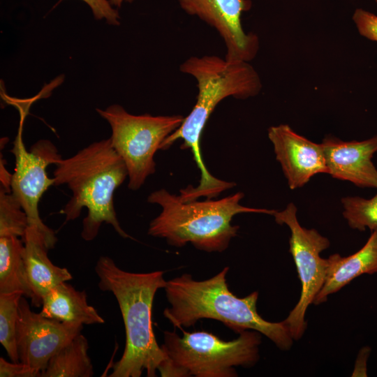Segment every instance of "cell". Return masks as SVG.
Listing matches in <instances>:
<instances>
[{"label":"cell","instance_id":"cell-25","mask_svg":"<svg viewBox=\"0 0 377 377\" xmlns=\"http://www.w3.org/2000/svg\"><path fill=\"white\" fill-rule=\"evenodd\" d=\"M124 1H128L129 3H131L133 0H109L110 4L112 6H117V8L121 7L122 3Z\"/></svg>","mask_w":377,"mask_h":377},{"label":"cell","instance_id":"cell-20","mask_svg":"<svg viewBox=\"0 0 377 377\" xmlns=\"http://www.w3.org/2000/svg\"><path fill=\"white\" fill-rule=\"evenodd\" d=\"M28 226L27 216L11 188L0 184V237L22 238Z\"/></svg>","mask_w":377,"mask_h":377},{"label":"cell","instance_id":"cell-7","mask_svg":"<svg viewBox=\"0 0 377 377\" xmlns=\"http://www.w3.org/2000/svg\"><path fill=\"white\" fill-rule=\"evenodd\" d=\"M96 111L110 125L111 145L126 164L128 188L139 189L156 172L155 153L181 126L185 117L134 115L117 104Z\"/></svg>","mask_w":377,"mask_h":377},{"label":"cell","instance_id":"cell-21","mask_svg":"<svg viewBox=\"0 0 377 377\" xmlns=\"http://www.w3.org/2000/svg\"><path fill=\"white\" fill-rule=\"evenodd\" d=\"M343 215L353 229H377V193L371 198L346 197L341 200Z\"/></svg>","mask_w":377,"mask_h":377},{"label":"cell","instance_id":"cell-17","mask_svg":"<svg viewBox=\"0 0 377 377\" xmlns=\"http://www.w3.org/2000/svg\"><path fill=\"white\" fill-rule=\"evenodd\" d=\"M23 241L17 237H0V294L20 293L34 298L23 256Z\"/></svg>","mask_w":377,"mask_h":377},{"label":"cell","instance_id":"cell-24","mask_svg":"<svg viewBox=\"0 0 377 377\" xmlns=\"http://www.w3.org/2000/svg\"><path fill=\"white\" fill-rule=\"evenodd\" d=\"M41 372L22 362H9L0 358L1 377H36L40 376Z\"/></svg>","mask_w":377,"mask_h":377},{"label":"cell","instance_id":"cell-15","mask_svg":"<svg viewBox=\"0 0 377 377\" xmlns=\"http://www.w3.org/2000/svg\"><path fill=\"white\" fill-rule=\"evenodd\" d=\"M327 262L325 280L314 299L315 304L326 302L330 295L337 293L355 278L377 272V229L371 231L366 244L356 253L347 257L332 254Z\"/></svg>","mask_w":377,"mask_h":377},{"label":"cell","instance_id":"cell-10","mask_svg":"<svg viewBox=\"0 0 377 377\" xmlns=\"http://www.w3.org/2000/svg\"><path fill=\"white\" fill-rule=\"evenodd\" d=\"M16 342L20 362L40 371L49 360L82 330V325L48 318L31 310L26 297L19 302Z\"/></svg>","mask_w":377,"mask_h":377},{"label":"cell","instance_id":"cell-4","mask_svg":"<svg viewBox=\"0 0 377 377\" xmlns=\"http://www.w3.org/2000/svg\"><path fill=\"white\" fill-rule=\"evenodd\" d=\"M55 166L54 186L66 184L72 191L61 212L65 221L77 219L83 208L87 209L81 232L84 240L94 239L103 223L121 237L133 239L121 227L114 207V191L128 177V170L110 138L90 144Z\"/></svg>","mask_w":377,"mask_h":377},{"label":"cell","instance_id":"cell-6","mask_svg":"<svg viewBox=\"0 0 377 377\" xmlns=\"http://www.w3.org/2000/svg\"><path fill=\"white\" fill-rule=\"evenodd\" d=\"M164 332L161 346L179 372V377H235V367H249L259 359L261 336L245 330L231 341H224L206 331L188 332L180 329Z\"/></svg>","mask_w":377,"mask_h":377},{"label":"cell","instance_id":"cell-22","mask_svg":"<svg viewBox=\"0 0 377 377\" xmlns=\"http://www.w3.org/2000/svg\"><path fill=\"white\" fill-rule=\"evenodd\" d=\"M353 20L361 36L377 42V15L362 8H357Z\"/></svg>","mask_w":377,"mask_h":377},{"label":"cell","instance_id":"cell-1","mask_svg":"<svg viewBox=\"0 0 377 377\" xmlns=\"http://www.w3.org/2000/svg\"><path fill=\"white\" fill-rule=\"evenodd\" d=\"M179 70L196 80L197 101L181 126L164 140L160 149L166 150L177 140H182L180 148L191 149L201 175L198 186L189 185L180 190V198L183 202L201 197L212 199L235 184L214 177L207 169L200 148L203 129L221 101L228 97L246 99L256 96L262 89L261 80L249 62L228 61L214 55L189 57L180 65Z\"/></svg>","mask_w":377,"mask_h":377},{"label":"cell","instance_id":"cell-11","mask_svg":"<svg viewBox=\"0 0 377 377\" xmlns=\"http://www.w3.org/2000/svg\"><path fill=\"white\" fill-rule=\"evenodd\" d=\"M188 15L197 16L214 27L223 38L228 61L249 62L256 56L259 40L253 33H245L241 23L243 12L250 10V0H179Z\"/></svg>","mask_w":377,"mask_h":377},{"label":"cell","instance_id":"cell-13","mask_svg":"<svg viewBox=\"0 0 377 377\" xmlns=\"http://www.w3.org/2000/svg\"><path fill=\"white\" fill-rule=\"evenodd\" d=\"M321 145L327 174L360 187L377 188V169L371 161L377 151V135L362 141L350 142L328 137Z\"/></svg>","mask_w":377,"mask_h":377},{"label":"cell","instance_id":"cell-3","mask_svg":"<svg viewBox=\"0 0 377 377\" xmlns=\"http://www.w3.org/2000/svg\"><path fill=\"white\" fill-rule=\"evenodd\" d=\"M95 271L99 278L98 288L115 297L126 331L123 355L114 364L109 376L140 377L144 370L147 376H156V371L168 358L157 343L151 320L155 294L167 283L163 272H129L108 256L99 258Z\"/></svg>","mask_w":377,"mask_h":377},{"label":"cell","instance_id":"cell-12","mask_svg":"<svg viewBox=\"0 0 377 377\" xmlns=\"http://www.w3.org/2000/svg\"><path fill=\"white\" fill-rule=\"evenodd\" d=\"M268 138L290 189L303 186L316 174L327 173L321 143L297 134L287 124L271 126Z\"/></svg>","mask_w":377,"mask_h":377},{"label":"cell","instance_id":"cell-26","mask_svg":"<svg viewBox=\"0 0 377 377\" xmlns=\"http://www.w3.org/2000/svg\"><path fill=\"white\" fill-rule=\"evenodd\" d=\"M375 1L377 3V0H375Z\"/></svg>","mask_w":377,"mask_h":377},{"label":"cell","instance_id":"cell-19","mask_svg":"<svg viewBox=\"0 0 377 377\" xmlns=\"http://www.w3.org/2000/svg\"><path fill=\"white\" fill-rule=\"evenodd\" d=\"M20 293L0 294V342L13 362H20L16 329Z\"/></svg>","mask_w":377,"mask_h":377},{"label":"cell","instance_id":"cell-16","mask_svg":"<svg viewBox=\"0 0 377 377\" xmlns=\"http://www.w3.org/2000/svg\"><path fill=\"white\" fill-rule=\"evenodd\" d=\"M40 313L48 318L75 325L102 324L104 319L88 304L84 290L66 281L53 287L43 298Z\"/></svg>","mask_w":377,"mask_h":377},{"label":"cell","instance_id":"cell-5","mask_svg":"<svg viewBox=\"0 0 377 377\" xmlns=\"http://www.w3.org/2000/svg\"><path fill=\"white\" fill-rule=\"evenodd\" d=\"M244 196L237 192L220 200L206 199L183 202L179 195L164 188L152 192L147 201L162 208L149 223L148 234L165 239L172 246L181 247L191 243L207 252H223L239 228L232 226L234 216L242 213L273 215L276 210L242 206Z\"/></svg>","mask_w":377,"mask_h":377},{"label":"cell","instance_id":"cell-9","mask_svg":"<svg viewBox=\"0 0 377 377\" xmlns=\"http://www.w3.org/2000/svg\"><path fill=\"white\" fill-rule=\"evenodd\" d=\"M23 116L10 151L15 156V170L10 181L11 192L25 212L29 226L34 227L45 237L49 249H52L57 237L40 217L38 202L54 179L46 172L50 165H56L61 159L56 146L48 140H40L27 150L22 136Z\"/></svg>","mask_w":377,"mask_h":377},{"label":"cell","instance_id":"cell-2","mask_svg":"<svg viewBox=\"0 0 377 377\" xmlns=\"http://www.w3.org/2000/svg\"><path fill=\"white\" fill-rule=\"evenodd\" d=\"M225 267L215 276L196 281L189 274L167 281L164 288L170 307L163 316L175 328L194 325L203 318L219 320L236 333L252 330L266 336L281 350H288L293 338L283 321L265 320L257 311L258 292L239 298L228 288Z\"/></svg>","mask_w":377,"mask_h":377},{"label":"cell","instance_id":"cell-18","mask_svg":"<svg viewBox=\"0 0 377 377\" xmlns=\"http://www.w3.org/2000/svg\"><path fill=\"white\" fill-rule=\"evenodd\" d=\"M88 349V341L80 332L51 357L40 376H93L94 367Z\"/></svg>","mask_w":377,"mask_h":377},{"label":"cell","instance_id":"cell-14","mask_svg":"<svg viewBox=\"0 0 377 377\" xmlns=\"http://www.w3.org/2000/svg\"><path fill=\"white\" fill-rule=\"evenodd\" d=\"M24 243L23 260L34 292L33 306H42L43 297L55 286L72 279L66 268L54 265L47 256L50 249L43 234L34 227L28 226L22 238Z\"/></svg>","mask_w":377,"mask_h":377},{"label":"cell","instance_id":"cell-8","mask_svg":"<svg viewBox=\"0 0 377 377\" xmlns=\"http://www.w3.org/2000/svg\"><path fill=\"white\" fill-rule=\"evenodd\" d=\"M273 216L279 224H286L290 230L289 251L297 267L302 290L300 300L283 320L293 339H300L306 327L305 313L321 290L326 277L327 262L320 253L330 246V241L315 229L300 226L297 218V207L290 203Z\"/></svg>","mask_w":377,"mask_h":377},{"label":"cell","instance_id":"cell-23","mask_svg":"<svg viewBox=\"0 0 377 377\" xmlns=\"http://www.w3.org/2000/svg\"><path fill=\"white\" fill-rule=\"evenodd\" d=\"M91 8L96 20H105L111 25H119L120 16L117 10L112 8L109 0H82Z\"/></svg>","mask_w":377,"mask_h":377}]
</instances>
